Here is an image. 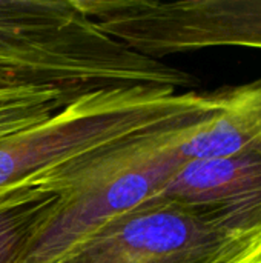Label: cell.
I'll list each match as a JSON object with an SVG mask.
<instances>
[{
	"label": "cell",
	"mask_w": 261,
	"mask_h": 263,
	"mask_svg": "<svg viewBox=\"0 0 261 263\" xmlns=\"http://www.w3.org/2000/svg\"><path fill=\"white\" fill-rule=\"evenodd\" d=\"M255 239L214 213L154 197L52 263H235Z\"/></svg>",
	"instance_id": "obj_4"
},
{
	"label": "cell",
	"mask_w": 261,
	"mask_h": 263,
	"mask_svg": "<svg viewBox=\"0 0 261 263\" xmlns=\"http://www.w3.org/2000/svg\"><path fill=\"white\" fill-rule=\"evenodd\" d=\"M58 196L26 186L0 197V263H20Z\"/></svg>",
	"instance_id": "obj_8"
},
{
	"label": "cell",
	"mask_w": 261,
	"mask_h": 263,
	"mask_svg": "<svg viewBox=\"0 0 261 263\" xmlns=\"http://www.w3.org/2000/svg\"><path fill=\"white\" fill-rule=\"evenodd\" d=\"M217 114L182 146L185 160L223 157L261 146V79L218 89Z\"/></svg>",
	"instance_id": "obj_7"
},
{
	"label": "cell",
	"mask_w": 261,
	"mask_h": 263,
	"mask_svg": "<svg viewBox=\"0 0 261 263\" xmlns=\"http://www.w3.org/2000/svg\"><path fill=\"white\" fill-rule=\"evenodd\" d=\"M215 114L135 134L37 180L34 186L58 199L20 263L55 262L105 223L157 197L186 162L180 146Z\"/></svg>",
	"instance_id": "obj_1"
},
{
	"label": "cell",
	"mask_w": 261,
	"mask_h": 263,
	"mask_svg": "<svg viewBox=\"0 0 261 263\" xmlns=\"http://www.w3.org/2000/svg\"><path fill=\"white\" fill-rule=\"evenodd\" d=\"M218 91L120 88L83 96L52 117L0 137V197L135 134L217 112Z\"/></svg>",
	"instance_id": "obj_2"
},
{
	"label": "cell",
	"mask_w": 261,
	"mask_h": 263,
	"mask_svg": "<svg viewBox=\"0 0 261 263\" xmlns=\"http://www.w3.org/2000/svg\"><path fill=\"white\" fill-rule=\"evenodd\" d=\"M109 37L160 60L214 46L261 49V0H75Z\"/></svg>",
	"instance_id": "obj_5"
},
{
	"label": "cell",
	"mask_w": 261,
	"mask_h": 263,
	"mask_svg": "<svg viewBox=\"0 0 261 263\" xmlns=\"http://www.w3.org/2000/svg\"><path fill=\"white\" fill-rule=\"evenodd\" d=\"M66 97L51 88L0 89V137L40 123L65 109Z\"/></svg>",
	"instance_id": "obj_9"
},
{
	"label": "cell",
	"mask_w": 261,
	"mask_h": 263,
	"mask_svg": "<svg viewBox=\"0 0 261 263\" xmlns=\"http://www.w3.org/2000/svg\"><path fill=\"white\" fill-rule=\"evenodd\" d=\"M235 263H261V234Z\"/></svg>",
	"instance_id": "obj_10"
},
{
	"label": "cell",
	"mask_w": 261,
	"mask_h": 263,
	"mask_svg": "<svg viewBox=\"0 0 261 263\" xmlns=\"http://www.w3.org/2000/svg\"><path fill=\"white\" fill-rule=\"evenodd\" d=\"M217 214L231 230L261 234V146L186 160L157 196Z\"/></svg>",
	"instance_id": "obj_6"
},
{
	"label": "cell",
	"mask_w": 261,
	"mask_h": 263,
	"mask_svg": "<svg viewBox=\"0 0 261 263\" xmlns=\"http://www.w3.org/2000/svg\"><path fill=\"white\" fill-rule=\"evenodd\" d=\"M0 55L57 71L83 94L120 88L178 92L195 85L186 71L106 35L75 0H0Z\"/></svg>",
	"instance_id": "obj_3"
}]
</instances>
